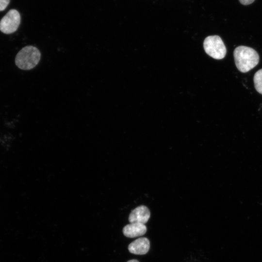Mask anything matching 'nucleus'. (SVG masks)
<instances>
[{"mask_svg":"<svg viewBox=\"0 0 262 262\" xmlns=\"http://www.w3.org/2000/svg\"><path fill=\"white\" fill-rule=\"evenodd\" d=\"M233 56L236 67L243 73L249 71L259 62L258 52L252 48L246 46L236 47L233 51Z\"/></svg>","mask_w":262,"mask_h":262,"instance_id":"nucleus-1","label":"nucleus"},{"mask_svg":"<svg viewBox=\"0 0 262 262\" xmlns=\"http://www.w3.org/2000/svg\"><path fill=\"white\" fill-rule=\"evenodd\" d=\"M40 57V51L37 48L33 46H27L16 54L15 64L20 69L30 70L38 64Z\"/></svg>","mask_w":262,"mask_h":262,"instance_id":"nucleus-2","label":"nucleus"},{"mask_svg":"<svg viewBox=\"0 0 262 262\" xmlns=\"http://www.w3.org/2000/svg\"><path fill=\"white\" fill-rule=\"evenodd\" d=\"M203 47L206 53L215 59L224 58L227 53L226 48L222 39L218 35L207 37L204 41Z\"/></svg>","mask_w":262,"mask_h":262,"instance_id":"nucleus-3","label":"nucleus"},{"mask_svg":"<svg viewBox=\"0 0 262 262\" xmlns=\"http://www.w3.org/2000/svg\"><path fill=\"white\" fill-rule=\"evenodd\" d=\"M20 23V15L15 9H11L0 21V31L5 34L15 32Z\"/></svg>","mask_w":262,"mask_h":262,"instance_id":"nucleus-4","label":"nucleus"},{"mask_svg":"<svg viewBox=\"0 0 262 262\" xmlns=\"http://www.w3.org/2000/svg\"><path fill=\"white\" fill-rule=\"evenodd\" d=\"M150 211L148 208L144 205H141L131 211L129 216L130 223H138L145 224L150 218Z\"/></svg>","mask_w":262,"mask_h":262,"instance_id":"nucleus-5","label":"nucleus"},{"mask_svg":"<svg viewBox=\"0 0 262 262\" xmlns=\"http://www.w3.org/2000/svg\"><path fill=\"white\" fill-rule=\"evenodd\" d=\"M128 250L132 254L144 255L150 248V242L146 237L139 238L131 243L128 246Z\"/></svg>","mask_w":262,"mask_h":262,"instance_id":"nucleus-6","label":"nucleus"},{"mask_svg":"<svg viewBox=\"0 0 262 262\" xmlns=\"http://www.w3.org/2000/svg\"><path fill=\"white\" fill-rule=\"evenodd\" d=\"M122 231L125 236L135 238L144 235L147 232V227L145 224L132 223L124 226Z\"/></svg>","mask_w":262,"mask_h":262,"instance_id":"nucleus-7","label":"nucleus"},{"mask_svg":"<svg viewBox=\"0 0 262 262\" xmlns=\"http://www.w3.org/2000/svg\"><path fill=\"white\" fill-rule=\"evenodd\" d=\"M253 81L256 90L262 95V68L255 73L253 77Z\"/></svg>","mask_w":262,"mask_h":262,"instance_id":"nucleus-8","label":"nucleus"},{"mask_svg":"<svg viewBox=\"0 0 262 262\" xmlns=\"http://www.w3.org/2000/svg\"><path fill=\"white\" fill-rule=\"evenodd\" d=\"M10 0H0V11H3L8 6Z\"/></svg>","mask_w":262,"mask_h":262,"instance_id":"nucleus-9","label":"nucleus"},{"mask_svg":"<svg viewBox=\"0 0 262 262\" xmlns=\"http://www.w3.org/2000/svg\"><path fill=\"white\" fill-rule=\"evenodd\" d=\"M240 2L244 5H247L253 3L255 0H239Z\"/></svg>","mask_w":262,"mask_h":262,"instance_id":"nucleus-10","label":"nucleus"},{"mask_svg":"<svg viewBox=\"0 0 262 262\" xmlns=\"http://www.w3.org/2000/svg\"><path fill=\"white\" fill-rule=\"evenodd\" d=\"M127 262H139L137 260L132 259V260H130L127 261Z\"/></svg>","mask_w":262,"mask_h":262,"instance_id":"nucleus-11","label":"nucleus"}]
</instances>
